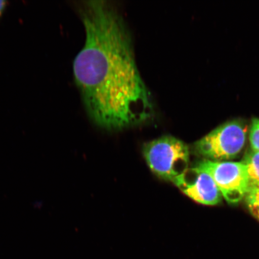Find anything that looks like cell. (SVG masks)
<instances>
[{
	"label": "cell",
	"instance_id": "6",
	"mask_svg": "<svg viewBox=\"0 0 259 259\" xmlns=\"http://www.w3.org/2000/svg\"><path fill=\"white\" fill-rule=\"evenodd\" d=\"M245 197L249 209L252 214L259 220V181L251 180Z\"/></svg>",
	"mask_w": 259,
	"mask_h": 259
},
{
	"label": "cell",
	"instance_id": "7",
	"mask_svg": "<svg viewBox=\"0 0 259 259\" xmlns=\"http://www.w3.org/2000/svg\"><path fill=\"white\" fill-rule=\"evenodd\" d=\"M250 179L259 181V151H252L246 155L244 162Z\"/></svg>",
	"mask_w": 259,
	"mask_h": 259
},
{
	"label": "cell",
	"instance_id": "5",
	"mask_svg": "<svg viewBox=\"0 0 259 259\" xmlns=\"http://www.w3.org/2000/svg\"><path fill=\"white\" fill-rule=\"evenodd\" d=\"M174 184L186 195L204 205H214L222 199V193L212 177L197 165L188 168Z\"/></svg>",
	"mask_w": 259,
	"mask_h": 259
},
{
	"label": "cell",
	"instance_id": "4",
	"mask_svg": "<svg viewBox=\"0 0 259 259\" xmlns=\"http://www.w3.org/2000/svg\"><path fill=\"white\" fill-rule=\"evenodd\" d=\"M197 166L212 177L228 202H240L247 194L251 180L244 163L204 160Z\"/></svg>",
	"mask_w": 259,
	"mask_h": 259
},
{
	"label": "cell",
	"instance_id": "8",
	"mask_svg": "<svg viewBox=\"0 0 259 259\" xmlns=\"http://www.w3.org/2000/svg\"><path fill=\"white\" fill-rule=\"evenodd\" d=\"M250 141L252 151H259V119L252 118L250 132Z\"/></svg>",
	"mask_w": 259,
	"mask_h": 259
},
{
	"label": "cell",
	"instance_id": "3",
	"mask_svg": "<svg viewBox=\"0 0 259 259\" xmlns=\"http://www.w3.org/2000/svg\"><path fill=\"white\" fill-rule=\"evenodd\" d=\"M248 132L244 121L234 120L213 130L195 145L197 153L213 160L231 159L244 147Z\"/></svg>",
	"mask_w": 259,
	"mask_h": 259
},
{
	"label": "cell",
	"instance_id": "1",
	"mask_svg": "<svg viewBox=\"0 0 259 259\" xmlns=\"http://www.w3.org/2000/svg\"><path fill=\"white\" fill-rule=\"evenodd\" d=\"M85 41L73 61L74 81L90 118L99 127L119 131L150 120L153 98L136 63L124 18L108 1L81 3Z\"/></svg>",
	"mask_w": 259,
	"mask_h": 259
},
{
	"label": "cell",
	"instance_id": "2",
	"mask_svg": "<svg viewBox=\"0 0 259 259\" xmlns=\"http://www.w3.org/2000/svg\"><path fill=\"white\" fill-rule=\"evenodd\" d=\"M143 154L151 171L165 181L174 183L189 168V148L183 142L170 135L145 144Z\"/></svg>",
	"mask_w": 259,
	"mask_h": 259
},
{
	"label": "cell",
	"instance_id": "9",
	"mask_svg": "<svg viewBox=\"0 0 259 259\" xmlns=\"http://www.w3.org/2000/svg\"><path fill=\"white\" fill-rule=\"evenodd\" d=\"M7 2L0 0V16H1L3 13L4 12L6 6H7Z\"/></svg>",
	"mask_w": 259,
	"mask_h": 259
}]
</instances>
